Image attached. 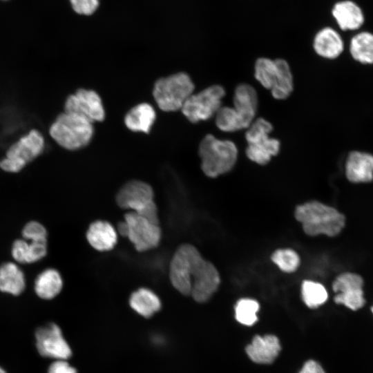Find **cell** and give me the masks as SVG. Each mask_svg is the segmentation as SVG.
Segmentation results:
<instances>
[{
	"label": "cell",
	"mask_w": 373,
	"mask_h": 373,
	"mask_svg": "<svg viewBox=\"0 0 373 373\" xmlns=\"http://www.w3.org/2000/svg\"><path fill=\"white\" fill-rule=\"evenodd\" d=\"M47 373H77V370L66 360H55L48 367Z\"/></svg>",
	"instance_id": "cell-34"
},
{
	"label": "cell",
	"mask_w": 373,
	"mask_h": 373,
	"mask_svg": "<svg viewBox=\"0 0 373 373\" xmlns=\"http://www.w3.org/2000/svg\"><path fill=\"white\" fill-rule=\"evenodd\" d=\"M88 243L99 251L112 249L117 243V234L113 226L104 220L91 223L86 232Z\"/></svg>",
	"instance_id": "cell-17"
},
{
	"label": "cell",
	"mask_w": 373,
	"mask_h": 373,
	"mask_svg": "<svg viewBox=\"0 0 373 373\" xmlns=\"http://www.w3.org/2000/svg\"><path fill=\"white\" fill-rule=\"evenodd\" d=\"M299 373H325L321 365L315 361H307Z\"/></svg>",
	"instance_id": "cell-35"
},
{
	"label": "cell",
	"mask_w": 373,
	"mask_h": 373,
	"mask_svg": "<svg viewBox=\"0 0 373 373\" xmlns=\"http://www.w3.org/2000/svg\"><path fill=\"white\" fill-rule=\"evenodd\" d=\"M272 131V124L262 117L255 119L247 128L245 153L251 161L265 165L279 153L280 143L276 138L270 137Z\"/></svg>",
	"instance_id": "cell-6"
},
{
	"label": "cell",
	"mask_w": 373,
	"mask_h": 373,
	"mask_svg": "<svg viewBox=\"0 0 373 373\" xmlns=\"http://www.w3.org/2000/svg\"><path fill=\"white\" fill-rule=\"evenodd\" d=\"M259 303L251 298H241L235 306V317L240 323L251 326L258 320Z\"/></svg>",
	"instance_id": "cell-30"
},
{
	"label": "cell",
	"mask_w": 373,
	"mask_h": 373,
	"mask_svg": "<svg viewBox=\"0 0 373 373\" xmlns=\"http://www.w3.org/2000/svg\"><path fill=\"white\" fill-rule=\"evenodd\" d=\"M22 235L26 240L35 242H46L47 231L39 222L31 221L23 229Z\"/></svg>",
	"instance_id": "cell-32"
},
{
	"label": "cell",
	"mask_w": 373,
	"mask_h": 373,
	"mask_svg": "<svg viewBox=\"0 0 373 373\" xmlns=\"http://www.w3.org/2000/svg\"><path fill=\"white\" fill-rule=\"evenodd\" d=\"M0 373H6V370L0 366Z\"/></svg>",
	"instance_id": "cell-36"
},
{
	"label": "cell",
	"mask_w": 373,
	"mask_h": 373,
	"mask_svg": "<svg viewBox=\"0 0 373 373\" xmlns=\"http://www.w3.org/2000/svg\"><path fill=\"white\" fill-rule=\"evenodd\" d=\"M258 98L256 89L250 84H240L235 89L233 108L246 129L256 119Z\"/></svg>",
	"instance_id": "cell-14"
},
{
	"label": "cell",
	"mask_w": 373,
	"mask_h": 373,
	"mask_svg": "<svg viewBox=\"0 0 373 373\" xmlns=\"http://www.w3.org/2000/svg\"><path fill=\"white\" fill-rule=\"evenodd\" d=\"M171 284L180 293L205 303L217 291L220 276L216 267L190 244L180 245L169 267Z\"/></svg>",
	"instance_id": "cell-1"
},
{
	"label": "cell",
	"mask_w": 373,
	"mask_h": 373,
	"mask_svg": "<svg viewBox=\"0 0 373 373\" xmlns=\"http://www.w3.org/2000/svg\"><path fill=\"white\" fill-rule=\"evenodd\" d=\"M47 253L46 242L16 240L12 247L14 259L21 263H31L44 258Z\"/></svg>",
	"instance_id": "cell-23"
},
{
	"label": "cell",
	"mask_w": 373,
	"mask_h": 373,
	"mask_svg": "<svg viewBox=\"0 0 373 373\" xmlns=\"http://www.w3.org/2000/svg\"><path fill=\"white\" fill-rule=\"evenodd\" d=\"M216 126L222 131L232 133L246 129L240 118L232 106H223L215 115Z\"/></svg>",
	"instance_id": "cell-29"
},
{
	"label": "cell",
	"mask_w": 373,
	"mask_h": 373,
	"mask_svg": "<svg viewBox=\"0 0 373 373\" xmlns=\"http://www.w3.org/2000/svg\"><path fill=\"white\" fill-rule=\"evenodd\" d=\"M73 10L79 15H90L98 8L99 0H70Z\"/></svg>",
	"instance_id": "cell-33"
},
{
	"label": "cell",
	"mask_w": 373,
	"mask_h": 373,
	"mask_svg": "<svg viewBox=\"0 0 373 373\" xmlns=\"http://www.w3.org/2000/svg\"><path fill=\"white\" fill-rule=\"evenodd\" d=\"M350 50L357 61L373 64V34L361 32L354 35L350 41Z\"/></svg>",
	"instance_id": "cell-26"
},
{
	"label": "cell",
	"mask_w": 373,
	"mask_h": 373,
	"mask_svg": "<svg viewBox=\"0 0 373 373\" xmlns=\"http://www.w3.org/2000/svg\"><path fill=\"white\" fill-rule=\"evenodd\" d=\"M44 139L37 130H31L12 144L6 157L0 161V167L5 171L17 173L43 151Z\"/></svg>",
	"instance_id": "cell-9"
},
{
	"label": "cell",
	"mask_w": 373,
	"mask_h": 373,
	"mask_svg": "<svg viewBox=\"0 0 373 373\" xmlns=\"http://www.w3.org/2000/svg\"><path fill=\"white\" fill-rule=\"evenodd\" d=\"M129 304L133 310L146 318L153 316L161 307L158 296L151 289L144 287L133 292Z\"/></svg>",
	"instance_id": "cell-22"
},
{
	"label": "cell",
	"mask_w": 373,
	"mask_h": 373,
	"mask_svg": "<svg viewBox=\"0 0 373 373\" xmlns=\"http://www.w3.org/2000/svg\"><path fill=\"white\" fill-rule=\"evenodd\" d=\"M332 15L339 27L343 30L359 28L364 22L361 9L354 2L343 1L335 4Z\"/></svg>",
	"instance_id": "cell-19"
},
{
	"label": "cell",
	"mask_w": 373,
	"mask_h": 373,
	"mask_svg": "<svg viewBox=\"0 0 373 373\" xmlns=\"http://www.w3.org/2000/svg\"><path fill=\"white\" fill-rule=\"evenodd\" d=\"M271 259L281 271L286 273L295 271L300 263L298 254L289 248L276 249L271 254Z\"/></svg>",
	"instance_id": "cell-31"
},
{
	"label": "cell",
	"mask_w": 373,
	"mask_h": 373,
	"mask_svg": "<svg viewBox=\"0 0 373 373\" xmlns=\"http://www.w3.org/2000/svg\"><path fill=\"white\" fill-rule=\"evenodd\" d=\"M198 154L203 173L214 178L233 169L238 160V151L233 142L208 134L199 144Z\"/></svg>",
	"instance_id": "cell-3"
},
{
	"label": "cell",
	"mask_w": 373,
	"mask_h": 373,
	"mask_svg": "<svg viewBox=\"0 0 373 373\" xmlns=\"http://www.w3.org/2000/svg\"><path fill=\"white\" fill-rule=\"evenodd\" d=\"M363 286V280L358 274L345 272L338 275L332 283L336 293L334 302L354 311L363 307L365 303Z\"/></svg>",
	"instance_id": "cell-12"
},
{
	"label": "cell",
	"mask_w": 373,
	"mask_h": 373,
	"mask_svg": "<svg viewBox=\"0 0 373 373\" xmlns=\"http://www.w3.org/2000/svg\"><path fill=\"white\" fill-rule=\"evenodd\" d=\"M63 281L59 273L55 269H47L40 273L35 283V291L42 299L50 300L61 291Z\"/></svg>",
	"instance_id": "cell-24"
},
{
	"label": "cell",
	"mask_w": 373,
	"mask_h": 373,
	"mask_svg": "<svg viewBox=\"0 0 373 373\" xmlns=\"http://www.w3.org/2000/svg\"><path fill=\"white\" fill-rule=\"evenodd\" d=\"M313 46L319 56L331 59L337 58L344 48L340 35L331 28H325L316 35Z\"/></svg>",
	"instance_id": "cell-18"
},
{
	"label": "cell",
	"mask_w": 373,
	"mask_h": 373,
	"mask_svg": "<svg viewBox=\"0 0 373 373\" xmlns=\"http://www.w3.org/2000/svg\"><path fill=\"white\" fill-rule=\"evenodd\" d=\"M301 294L305 304L309 308L322 305L328 298L327 291L321 283L307 280L302 283Z\"/></svg>",
	"instance_id": "cell-28"
},
{
	"label": "cell",
	"mask_w": 373,
	"mask_h": 373,
	"mask_svg": "<svg viewBox=\"0 0 373 373\" xmlns=\"http://www.w3.org/2000/svg\"><path fill=\"white\" fill-rule=\"evenodd\" d=\"M64 112L79 115L92 123L101 122L105 117L99 95L94 90L84 88L79 89L66 99Z\"/></svg>",
	"instance_id": "cell-13"
},
{
	"label": "cell",
	"mask_w": 373,
	"mask_h": 373,
	"mask_svg": "<svg viewBox=\"0 0 373 373\" xmlns=\"http://www.w3.org/2000/svg\"><path fill=\"white\" fill-rule=\"evenodd\" d=\"M155 119V111L148 103H142L132 108L124 117L126 127L135 132L148 133Z\"/></svg>",
	"instance_id": "cell-20"
},
{
	"label": "cell",
	"mask_w": 373,
	"mask_h": 373,
	"mask_svg": "<svg viewBox=\"0 0 373 373\" xmlns=\"http://www.w3.org/2000/svg\"><path fill=\"white\" fill-rule=\"evenodd\" d=\"M117 230L129 239L138 251L156 247L161 240L159 224L133 211L125 214L124 220L119 223Z\"/></svg>",
	"instance_id": "cell-8"
},
{
	"label": "cell",
	"mask_w": 373,
	"mask_h": 373,
	"mask_svg": "<svg viewBox=\"0 0 373 373\" xmlns=\"http://www.w3.org/2000/svg\"><path fill=\"white\" fill-rule=\"evenodd\" d=\"M93 131V123L88 119L64 112L52 124L49 133L52 139L63 148L76 150L90 142Z\"/></svg>",
	"instance_id": "cell-4"
},
{
	"label": "cell",
	"mask_w": 373,
	"mask_h": 373,
	"mask_svg": "<svg viewBox=\"0 0 373 373\" xmlns=\"http://www.w3.org/2000/svg\"><path fill=\"white\" fill-rule=\"evenodd\" d=\"M279 75L278 59L258 58L254 65V77L266 89L271 90Z\"/></svg>",
	"instance_id": "cell-25"
},
{
	"label": "cell",
	"mask_w": 373,
	"mask_h": 373,
	"mask_svg": "<svg viewBox=\"0 0 373 373\" xmlns=\"http://www.w3.org/2000/svg\"><path fill=\"white\" fill-rule=\"evenodd\" d=\"M195 88L189 75L178 73L156 81L153 95L158 107L164 111L181 109Z\"/></svg>",
	"instance_id": "cell-5"
},
{
	"label": "cell",
	"mask_w": 373,
	"mask_h": 373,
	"mask_svg": "<svg viewBox=\"0 0 373 373\" xmlns=\"http://www.w3.org/2000/svg\"><path fill=\"white\" fill-rule=\"evenodd\" d=\"M225 90L220 85H213L200 92L192 94L181 110L192 123L204 121L215 116L222 107Z\"/></svg>",
	"instance_id": "cell-10"
},
{
	"label": "cell",
	"mask_w": 373,
	"mask_h": 373,
	"mask_svg": "<svg viewBox=\"0 0 373 373\" xmlns=\"http://www.w3.org/2000/svg\"><path fill=\"white\" fill-rule=\"evenodd\" d=\"M35 338L37 350L43 357L67 360L72 355L68 343L60 327L55 323H48L37 328Z\"/></svg>",
	"instance_id": "cell-11"
},
{
	"label": "cell",
	"mask_w": 373,
	"mask_h": 373,
	"mask_svg": "<svg viewBox=\"0 0 373 373\" xmlns=\"http://www.w3.org/2000/svg\"><path fill=\"white\" fill-rule=\"evenodd\" d=\"M279 75L274 88L270 90L276 99H287L294 90V79L289 64L283 59H278Z\"/></svg>",
	"instance_id": "cell-27"
},
{
	"label": "cell",
	"mask_w": 373,
	"mask_h": 373,
	"mask_svg": "<svg viewBox=\"0 0 373 373\" xmlns=\"http://www.w3.org/2000/svg\"><path fill=\"white\" fill-rule=\"evenodd\" d=\"M153 198V190L149 184L131 180L119 189L116 195V202L120 208L137 213L159 224L157 209Z\"/></svg>",
	"instance_id": "cell-7"
},
{
	"label": "cell",
	"mask_w": 373,
	"mask_h": 373,
	"mask_svg": "<svg viewBox=\"0 0 373 373\" xmlns=\"http://www.w3.org/2000/svg\"><path fill=\"white\" fill-rule=\"evenodd\" d=\"M371 311H372V312L373 314V306L371 307Z\"/></svg>",
	"instance_id": "cell-37"
},
{
	"label": "cell",
	"mask_w": 373,
	"mask_h": 373,
	"mask_svg": "<svg viewBox=\"0 0 373 373\" xmlns=\"http://www.w3.org/2000/svg\"><path fill=\"white\" fill-rule=\"evenodd\" d=\"M246 353L254 363L270 364L280 351L278 338L274 335L256 336L246 347Z\"/></svg>",
	"instance_id": "cell-15"
},
{
	"label": "cell",
	"mask_w": 373,
	"mask_h": 373,
	"mask_svg": "<svg viewBox=\"0 0 373 373\" xmlns=\"http://www.w3.org/2000/svg\"><path fill=\"white\" fill-rule=\"evenodd\" d=\"M345 175L353 183L373 180V155L364 152H351L345 162Z\"/></svg>",
	"instance_id": "cell-16"
},
{
	"label": "cell",
	"mask_w": 373,
	"mask_h": 373,
	"mask_svg": "<svg viewBox=\"0 0 373 373\" xmlns=\"http://www.w3.org/2000/svg\"><path fill=\"white\" fill-rule=\"evenodd\" d=\"M296 220L309 236L338 235L345 224V217L335 208L313 200L298 205L294 211Z\"/></svg>",
	"instance_id": "cell-2"
},
{
	"label": "cell",
	"mask_w": 373,
	"mask_h": 373,
	"mask_svg": "<svg viewBox=\"0 0 373 373\" xmlns=\"http://www.w3.org/2000/svg\"><path fill=\"white\" fill-rule=\"evenodd\" d=\"M23 271L13 262H6L0 266V291L18 296L25 289Z\"/></svg>",
	"instance_id": "cell-21"
}]
</instances>
